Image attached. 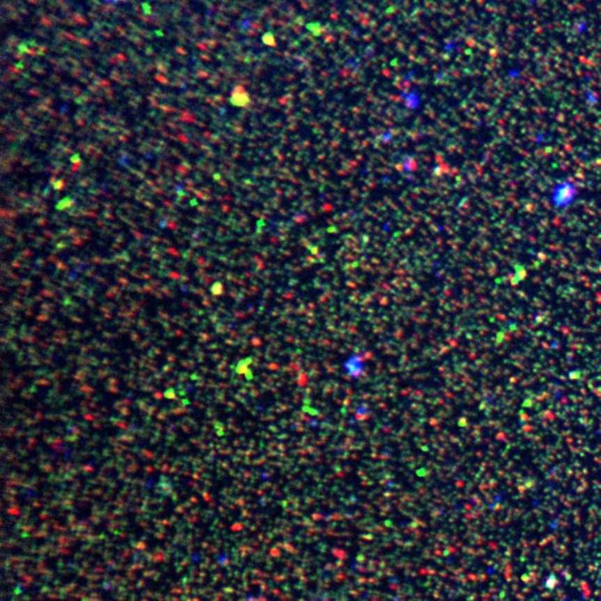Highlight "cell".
Here are the masks:
<instances>
[{"label": "cell", "instance_id": "cell-1", "mask_svg": "<svg viewBox=\"0 0 601 601\" xmlns=\"http://www.w3.org/2000/svg\"><path fill=\"white\" fill-rule=\"evenodd\" d=\"M575 196H576V189L572 184L565 183L558 186V189L554 191L552 201L554 205L558 208H565L571 204Z\"/></svg>", "mask_w": 601, "mask_h": 601}, {"label": "cell", "instance_id": "cell-2", "mask_svg": "<svg viewBox=\"0 0 601 601\" xmlns=\"http://www.w3.org/2000/svg\"><path fill=\"white\" fill-rule=\"evenodd\" d=\"M249 96L245 89L242 86H236L233 89V92L231 94V104L233 106H239V107H245L249 105Z\"/></svg>", "mask_w": 601, "mask_h": 601}, {"label": "cell", "instance_id": "cell-3", "mask_svg": "<svg viewBox=\"0 0 601 601\" xmlns=\"http://www.w3.org/2000/svg\"><path fill=\"white\" fill-rule=\"evenodd\" d=\"M106 3H118V1H122V0H104Z\"/></svg>", "mask_w": 601, "mask_h": 601}]
</instances>
